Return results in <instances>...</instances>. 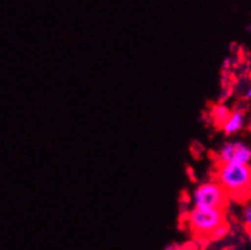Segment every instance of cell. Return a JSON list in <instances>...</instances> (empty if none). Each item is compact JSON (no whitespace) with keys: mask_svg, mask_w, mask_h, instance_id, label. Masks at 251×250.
I'll use <instances>...</instances> for the list:
<instances>
[{"mask_svg":"<svg viewBox=\"0 0 251 250\" xmlns=\"http://www.w3.org/2000/svg\"><path fill=\"white\" fill-rule=\"evenodd\" d=\"M242 218L248 228H251V200L245 203L242 211Z\"/></svg>","mask_w":251,"mask_h":250,"instance_id":"cell-8","label":"cell"},{"mask_svg":"<svg viewBox=\"0 0 251 250\" xmlns=\"http://www.w3.org/2000/svg\"><path fill=\"white\" fill-rule=\"evenodd\" d=\"M219 164H245L251 163V147L243 141H228L217 152Z\"/></svg>","mask_w":251,"mask_h":250,"instance_id":"cell-4","label":"cell"},{"mask_svg":"<svg viewBox=\"0 0 251 250\" xmlns=\"http://www.w3.org/2000/svg\"><path fill=\"white\" fill-rule=\"evenodd\" d=\"M248 236H249V243H250V248H251V228H249V231H248Z\"/></svg>","mask_w":251,"mask_h":250,"instance_id":"cell-10","label":"cell"},{"mask_svg":"<svg viewBox=\"0 0 251 250\" xmlns=\"http://www.w3.org/2000/svg\"><path fill=\"white\" fill-rule=\"evenodd\" d=\"M247 30H248V32H250V33H251V25H248V27H247Z\"/></svg>","mask_w":251,"mask_h":250,"instance_id":"cell-11","label":"cell"},{"mask_svg":"<svg viewBox=\"0 0 251 250\" xmlns=\"http://www.w3.org/2000/svg\"><path fill=\"white\" fill-rule=\"evenodd\" d=\"M245 125V114L243 111L239 109H235V111L230 112L228 119L225 122V124L222 125V130H224L225 134L227 136H232L235 135L237 132H239L240 130L244 127Z\"/></svg>","mask_w":251,"mask_h":250,"instance_id":"cell-5","label":"cell"},{"mask_svg":"<svg viewBox=\"0 0 251 250\" xmlns=\"http://www.w3.org/2000/svg\"><path fill=\"white\" fill-rule=\"evenodd\" d=\"M226 224V215L222 209L197 208L193 206L188 214L189 228L201 238H209L215 229Z\"/></svg>","mask_w":251,"mask_h":250,"instance_id":"cell-2","label":"cell"},{"mask_svg":"<svg viewBox=\"0 0 251 250\" xmlns=\"http://www.w3.org/2000/svg\"><path fill=\"white\" fill-rule=\"evenodd\" d=\"M245 98H247L248 100L251 101V83L248 85L247 90H245Z\"/></svg>","mask_w":251,"mask_h":250,"instance_id":"cell-9","label":"cell"},{"mask_svg":"<svg viewBox=\"0 0 251 250\" xmlns=\"http://www.w3.org/2000/svg\"><path fill=\"white\" fill-rule=\"evenodd\" d=\"M228 195L226 191L216 182V181H209V182L201 183L192 195V201L197 208H210V209H222L225 210L227 203H228Z\"/></svg>","mask_w":251,"mask_h":250,"instance_id":"cell-3","label":"cell"},{"mask_svg":"<svg viewBox=\"0 0 251 250\" xmlns=\"http://www.w3.org/2000/svg\"><path fill=\"white\" fill-rule=\"evenodd\" d=\"M229 114H230V109L224 103L215 104L211 109V118L217 126L222 127V125L225 124V122L228 119Z\"/></svg>","mask_w":251,"mask_h":250,"instance_id":"cell-6","label":"cell"},{"mask_svg":"<svg viewBox=\"0 0 251 250\" xmlns=\"http://www.w3.org/2000/svg\"><path fill=\"white\" fill-rule=\"evenodd\" d=\"M228 225H227V224H224V225L220 226L219 228L215 229V232L211 234L210 239H212V241H219V239L225 238V237L227 236V233H228Z\"/></svg>","mask_w":251,"mask_h":250,"instance_id":"cell-7","label":"cell"},{"mask_svg":"<svg viewBox=\"0 0 251 250\" xmlns=\"http://www.w3.org/2000/svg\"><path fill=\"white\" fill-rule=\"evenodd\" d=\"M216 182L230 198H249L251 195V165L217 163Z\"/></svg>","mask_w":251,"mask_h":250,"instance_id":"cell-1","label":"cell"}]
</instances>
